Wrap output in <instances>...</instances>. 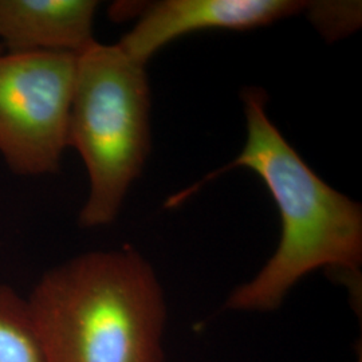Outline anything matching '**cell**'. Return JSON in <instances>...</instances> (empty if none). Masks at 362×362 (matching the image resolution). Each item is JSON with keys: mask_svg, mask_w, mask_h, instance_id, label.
I'll use <instances>...</instances> for the list:
<instances>
[{"mask_svg": "<svg viewBox=\"0 0 362 362\" xmlns=\"http://www.w3.org/2000/svg\"><path fill=\"white\" fill-rule=\"evenodd\" d=\"M4 50H3V47H1V45H0V52H3Z\"/></svg>", "mask_w": 362, "mask_h": 362, "instance_id": "obj_9", "label": "cell"}, {"mask_svg": "<svg viewBox=\"0 0 362 362\" xmlns=\"http://www.w3.org/2000/svg\"><path fill=\"white\" fill-rule=\"evenodd\" d=\"M302 0H164L143 7L139 22L117 43L132 59L146 62L165 45L203 30H252L306 13Z\"/></svg>", "mask_w": 362, "mask_h": 362, "instance_id": "obj_5", "label": "cell"}, {"mask_svg": "<svg viewBox=\"0 0 362 362\" xmlns=\"http://www.w3.org/2000/svg\"><path fill=\"white\" fill-rule=\"evenodd\" d=\"M76 54L0 52V156L22 177L54 175L69 148Z\"/></svg>", "mask_w": 362, "mask_h": 362, "instance_id": "obj_4", "label": "cell"}, {"mask_svg": "<svg viewBox=\"0 0 362 362\" xmlns=\"http://www.w3.org/2000/svg\"><path fill=\"white\" fill-rule=\"evenodd\" d=\"M0 362H47L27 298L0 285Z\"/></svg>", "mask_w": 362, "mask_h": 362, "instance_id": "obj_7", "label": "cell"}, {"mask_svg": "<svg viewBox=\"0 0 362 362\" xmlns=\"http://www.w3.org/2000/svg\"><path fill=\"white\" fill-rule=\"evenodd\" d=\"M267 100L259 88L242 91L247 122L242 152L167 203V207L179 206L233 168L250 169L264 182L281 216V239L260 272L227 298L226 309L242 313L278 310L293 287L315 270L356 276L362 264L360 203L332 188L302 160L267 116Z\"/></svg>", "mask_w": 362, "mask_h": 362, "instance_id": "obj_1", "label": "cell"}, {"mask_svg": "<svg viewBox=\"0 0 362 362\" xmlns=\"http://www.w3.org/2000/svg\"><path fill=\"white\" fill-rule=\"evenodd\" d=\"M151 88L145 65L118 45L94 42L77 58L69 146L83 160L89 194L83 228L116 220L151 152Z\"/></svg>", "mask_w": 362, "mask_h": 362, "instance_id": "obj_3", "label": "cell"}, {"mask_svg": "<svg viewBox=\"0 0 362 362\" xmlns=\"http://www.w3.org/2000/svg\"><path fill=\"white\" fill-rule=\"evenodd\" d=\"M95 0H0V45L6 52H70L94 42Z\"/></svg>", "mask_w": 362, "mask_h": 362, "instance_id": "obj_6", "label": "cell"}, {"mask_svg": "<svg viewBox=\"0 0 362 362\" xmlns=\"http://www.w3.org/2000/svg\"><path fill=\"white\" fill-rule=\"evenodd\" d=\"M360 3L321 1L310 3L306 13H309L313 25L326 38H337L354 31L361 22Z\"/></svg>", "mask_w": 362, "mask_h": 362, "instance_id": "obj_8", "label": "cell"}, {"mask_svg": "<svg viewBox=\"0 0 362 362\" xmlns=\"http://www.w3.org/2000/svg\"><path fill=\"white\" fill-rule=\"evenodd\" d=\"M27 303L47 362H164V288L133 247L55 266Z\"/></svg>", "mask_w": 362, "mask_h": 362, "instance_id": "obj_2", "label": "cell"}, {"mask_svg": "<svg viewBox=\"0 0 362 362\" xmlns=\"http://www.w3.org/2000/svg\"><path fill=\"white\" fill-rule=\"evenodd\" d=\"M358 362H362L361 357H360V360H358Z\"/></svg>", "mask_w": 362, "mask_h": 362, "instance_id": "obj_10", "label": "cell"}]
</instances>
